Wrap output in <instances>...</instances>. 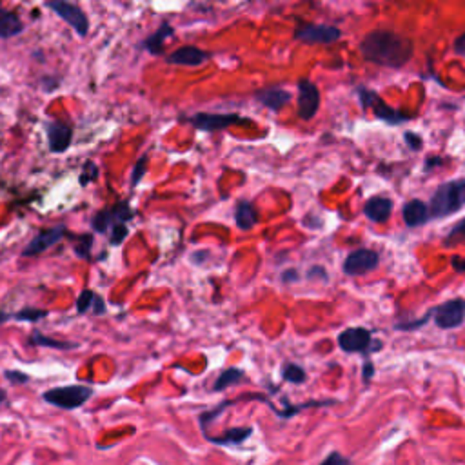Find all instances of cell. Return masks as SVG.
<instances>
[{"instance_id": "1", "label": "cell", "mask_w": 465, "mask_h": 465, "mask_svg": "<svg viewBox=\"0 0 465 465\" xmlns=\"http://www.w3.org/2000/svg\"><path fill=\"white\" fill-rule=\"evenodd\" d=\"M413 42L391 29H375L364 38L366 60L386 67H402L413 57Z\"/></svg>"}, {"instance_id": "2", "label": "cell", "mask_w": 465, "mask_h": 465, "mask_svg": "<svg viewBox=\"0 0 465 465\" xmlns=\"http://www.w3.org/2000/svg\"><path fill=\"white\" fill-rule=\"evenodd\" d=\"M465 204V180L442 183L432 195L429 213L437 218H443L456 213Z\"/></svg>"}, {"instance_id": "3", "label": "cell", "mask_w": 465, "mask_h": 465, "mask_svg": "<svg viewBox=\"0 0 465 465\" xmlns=\"http://www.w3.org/2000/svg\"><path fill=\"white\" fill-rule=\"evenodd\" d=\"M91 396H93V389L88 386H62L42 393L44 402L58 409H66V411L82 407Z\"/></svg>"}, {"instance_id": "4", "label": "cell", "mask_w": 465, "mask_h": 465, "mask_svg": "<svg viewBox=\"0 0 465 465\" xmlns=\"http://www.w3.org/2000/svg\"><path fill=\"white\" fill-rule=\"evenodd\" d=\"M135 216V211L131 209V206L127 202H118L113 207H106L102 211H99L93 216L91 220V226L97 233L100 235H106L108 231L113 229V226L117 224H126Z\"/></svg>"}, {"instance_id": "5", "label": "cell", "mask_w": 465, "mask_h": 465, "mask_svg": "<svg viewBox=\"0 0 465 465\" xmlns=\"http://www.w3.org/2000/svg\"><path fill=\"white\" fill-rule=\"evenodd\" d=\"M47 8L60 17L64 22H67L71 28L75 29L79 37H85L88 31H90V19L88 15L84 13V10L76 4H71L66 0H53V2H47Z\"/></svg>"}, {"instance_id": "6", "label": "cell", "mask_w": 465, "mask_h": 465, "mask_svg": "<svg viewBox=\"0 0 465 465\" xmlns=\"http://www.w3.org/2000/svg\"><path fill=\"white\" fill-rule=\"evenodd\" d=\"M320 108V91L311 80L304 79L298 82V117L311 120Z\"/></svg>"}, {"instance_id": "7", "label": "cell", "mask_w": 465, "mask_h": 465, "mask_svg": "<svg viewBox=\"0 0 465 465\" xmlns=\"http://www.w3.org/2000/svg\"><path fill=\"white\" fill-rule=\"evenodd\" d=\"M431 315L434 316V322H437L438 327H442V329L458 327V325H462V322L465 318V302H446L442 306H438L437 309H432Z\"/></svg>"}, {"instance_id": "8", "label": "cell", "mask_w": 465, "mask_h": 465, "mask_svg": "<svg viewBox=\"0 0 465 465\" xmlns=\"http://www.w3.org/2000/svg\"><path fill=\"white\" fill-rule=\"evenodd\" d=\"M295 37L306 44H333L342 37V33L338 28H333V26L309 24V26L296 29Z\"/></svg>"}, {"instance_id": "9", "label": "cell", "mask_w": 465, "mask_h": 465, "mask_svg": "<svg viewBox=\"0 0 465 465\" xmlns=\"http://www.w3.org/2000/svg\"><path fill=\"white\" fill-rule=\"evenodd\" d=\"M47 135V147L55 155H60L64 151L70 149L71 142H73V129L70 124L62 122V120H51L46 126Z\"/></svg>"}, {"instance_id": "10", "label": "cell", "mask_w": 465, "mask_h": 465, "mask_svg": "<svg viewBox=\"0 0 465 465\" xmlns=\"http://www.w3.org/2000/svg\"><path fill=\"white\" fill-rule=\"evenodd\" d=\"M189 122L193 124L200 131H220L235 124H244L247 120L240 117V115L229 113V115H211V113H197L195 117L189 118Z\"/></svg>"}, {"instance_id": "11", "label": "cell", "mask_w": 465, "mask_h": 465, "mask_svg": "<svg viewBox=\"0 0 465 465\" xmlns=\"http://www.w3.org/2000/svg\"><path fill=\"white\" fill-rule=\"evenodd\" d=\"M66 233H67V229L64 224L51 227V229L42 231V233H38V235L35 236V238L31 240L26 247H24L22 256L28 259V256H37V254L44 253V251H47L55 244H58V242L66 236Z\"/></svg>"}, {"instance_id": "12", "label": "cell", "mask_w": 465, "mask_h": 465, "mask_svg": "<svg viewBox=\"0 0 465 465\" xmlns=\"http://www.w3.org/2000/svg\"><path fill=\"white\" fill-rule=\"evenodd\" d=\"M378 266V254L371 250H357L343 262V272L349 277H358L373 271Z\"/></svg>"}, {"instance_id": "13", "label": "cell", "mask_w": 465, "mask_h": 465, "mask_svg": "<svg viewBox=\"0 0 465 465\" xmlns=\"http://www.w3.org/2000/svg\"><path fill=\"white\" fill-rule=\"evenodd\" d=\"M211 58V55L204 49L197 46H182L179 47L177 51H173L171 55H168L165 60L170 62V64H174V66H202L206 64L207 60Z\"/></svg>"}, {"instance_id": "14", "label": "cell", "mask_w": 465, "mask_h": 465, "mask_svg": "<svg viewBox=\"0 0 465 465\" xmlns=\"http://www.w3.org/2000/svg\"><path fill=\"white\" fill-rule=\"evenodd\" d=\"M338 343L345 352H364L371 345V333L364 327H351L340 333Z\"/></svg>"}, {"instance_id": "15", "label": "cell", "mask_w": 465, "mask_h": 465, "mask_svg": "<svg viewBox=\"0 0 465 465\" xmlns=\"http://www.w3.org/2000/svg\"><path fill=\"white\" fill-rule=\"evenodd\" d=\"M254 97H256V100H259L262 106L269 108L271 111H280V109L291 100V93L284 90V88H278V85L263 88V90L256 91Z\"/></svg>"}, {"instance_id": "16", "label": "cell", "mask_w": 465, "mask_h": 465, "mask_svg": "<svg viewBox=\"0 0 465 465\" xmlns=\"http://www.w3.org/2000/svg\"><path fill=\"white\" fill-rule=\"evenodd\" d=\"M360 95H362L364 104L371 106V108L375 109L376 117L382 118V120H387L389 124H398V122H404L405 118H407L405 115L398 113V111H395V109H391L389 106H386V104L382 102V100L378 99L375 93H371V91L362 90L360 91Z\"/></svg>"}, {"instance_id": "17", "label": "cell", "mask_w": 465, "mask_h": 465, "mask_svg": "<svg viewBox=\"0 0 465 465\" xmlns=\"http://www.w3.org/2000/svg\"><path fill=\"white\" fill-rule=\"evenodd\" d=\"M391 211H393V202L389 198L384 197L369 198L366 202V207H364L366 216L373 222H386L391 216Z\"/></svg>"}, {"instance_id": "18", "label": "cell", "mask_w": 465, "mask_h": 465, "mask_svg": "<svg viewBox=\"0 0 465 465\" xmlns=\"http://www.w3.org/2000/svg\"><path fill=\"white\" fill-rule=\"evenodd\" d=\"M168 37H173V28H171L170 22H162L155 33L149 35V37L142 42V47H144L146 51H149L151 55H164V42Z\"/></svg>"}, {"instance_id": "19", "label": "cell", "mask_w": 465, "mask_h": 465, "mask_svg": "<svg viewBox=\"0 0 465 465\" xmlns=\"http://www.w3.org/2000/svg\"><path fill=\"white\" fill-rule=\"evenodd\" d=\"M402 215H404V222L409 227H418L427 222L429 207L422 200H411L409 204H405Z\"/></svg>"}, {"instance_id": "20", "label": "cell", "mask_w": 465, "mask_h": 465, "mask_svg": "<svg viewBox=\"0 0 465 465\" xmlns=\"http://www.w3.org/2000/svg\"><path fill=\"white\" fill-rule=\"evenodd\" d=\"M251 434H253V427H233L220 437H206V440L215 446H238V443H244Z\"/></svg>"}, {"instance_id": "21", "label": "cell", "mask_w": 465, "mask_h": 465, "mask_svg": "<svg viewBox=\"0 0 465 465\" xmlns=\"http://www.w3.org/2000/svg\"><path fill=\"white\" fill-rule=\"evenodd\" d=\"M24 31V22L13 13L0 8V38H13Z\"/></svg>"}, {"instance_id": "22", "label": "cell", "mask_w": 465, "mask_h": 465, "mask_svg": "<svg viewBox=\"0 0 465 465\" xmlns=\"http://www.w3.org/2000/svg\"><path fill=\"white\" fill-rule=\"evenodd\" d=\"M256 209L251 202H238L235 209V222L240 231L253 229L256 224Z\"/></svg>"}, {"instance_id": "23", "label": "cell", "mask_w": 465, "mask_h": 465, "mask_svg": "<svg viewBox=\"0 0 465 465\" xmlns=\"http://www.w3.org/2000/svg\"><path fill=\"white\" fill-rule=\"evenodd\" d=\"M244 371L242 369H238V367H229V369H226V371H222L220 376L216 378L215 386H213V391H224L227 389V387H233L236 386V384H240V382L244 380Z\"/></svg>"}, {"instance_id": "24", "label": "cell", "mask_w": 465, "mask_h": 465, "mask_svg": "<svg viewBox=\"0 0 465 465\" xmlns=\"http://www.w3.org/2000/svg\"><path fill=\"white\" fill-rule=\"evenodd\" d=\"M31 343H35V345H40V348L60 349V351H67V349L79 348V343H76V342H62V340L49 338V336H46V334H42V333H38V331H35V333L31 334Z\"/></svg>"}, {"instance_id": "25", "label": "cell", "mask_w": 465, "mask_h": 465, "mask_svg": "<svg viewBox=\"0 0 465 465\" xmlns=\"http://www.w3.org/2000/svg\"><path fill=\"white\" fill-rule=\"evenodd\" d=\"M235 402H236V400H231V402H222L218 407H215V409H211V411H207V413L200 414L198 422H200V429H202L204 434H206V431H207V425H209L211 422H215V420L218 418V416H220V414L224 413L227 407H229V405L235 404Z\"/></svg>"}, {"instance_id": "26", "label": "cell", "mask_w": 465, "mask_h": 465, "mask_svg": "<svg viewBox=\"0 0 465 465\" xmlns=\"http://www.w3.org/2000/svg\"><path fill=\"white\" fill-rule=\"evenodd\" d=\"M282 378L286 382H291V384H304L307 376L306 371H304L300 366H296V364H286L282 369Z\"/></svg>"}, {"instance_id": "27", "label": "cell", "mask_w": 465, "mask_h": 465, "mask_svg": "<svg viewBox=\"0 0 465 465\" xmlns=\"http://www.w3.org/2000/svg\"><path fill=\"white\" fill-rule=\"evenodd\" d=\"M49 315L46 309H37V307H26V309L19 311V313H15L13 318L20 320V322H38V320L46 318Z\"/></svg>"}, {"instance_id": "28", "label": "cell", "mask_w": 465, "mask_h": 465, "mask_svg": "<svg viewBox=\"0 0 465 465\" xmlns=\"http://www.w3.org/2000/svg\"><path fill=\"white\" fill-rule=\"evenodd\" d=\"M91 247H93V235H82L79 242L75 244V254L79 259L90 260L91 259Z\"/></svg>"}, {"instance_id": "29", "label": "cell", "mask_w": 465, "mask_h": 465, "mask_svg": "<svg viewBox=\"0 0 465 465\" xmlns=\"http://www.w3.org/2000/svg\"><path fill=\"white\" fill-rule=\"evenodd\" d=\"M95 293L91 289H84V291L80 293V296L76 298V311H79L80 315H84L90 309H93V302H95Z\"/></svg>"}, {"instance_id": "30", "label": "cell", "mask_w": 465, "mask_h": 465, "mask_svg": "<svg viewBox=\"0 0 465 465\" xmlns=\"http://www.w3.org/2000/svg\"><path fill=\"white\" fill-rule=\"evenodd\" d=\"M127 235H129V229H127L126 224H117V226H113V229L109 231V244L117 247L127 238Z\"/></svg>"}, {"instance_id": "31", "label": "cell", "mask_w": 465, "mask_h": 465, "mask_svg": "<svg viewBox=\"0 0 465 465\" xmlns=\"http://www.w3.org/2000/svg\"><path fill=\"white\" fill-rule=\"evenodd\" d=\"M458 242H465V218L458 222V224L449 231V235H447L446 238V245L458 244Z\"/></svg>"}, {"instance_id": "32", "label": "cell", "mask_w": 465, "mask_h": 465, "mask_svg": "<svg viewBox=\"0 0 465 465\" xmlns=\"http://www.w3.org/2000/svg\"><path fill=\"white\" fill-rule=\"evenodd\" d=\"M99 170H97V165L93 164V162H85L84 165V173H82V177H80V183L82 186H88V183L91 182V180H95L97 177H99Z\"/></svg>"}, {"instance_id": "33", "label": "cell", "mask_w": 465, "mask_h": 465, "mask_svg": "<svg viewBox=\"0 0 465 465\" xmlns=\"http://www.w3.org/2000/svg\"><path fill=\"white\" fill-rule=\"evenodd\" d=\"M146 164H147V158L146 156H142L140 160H138V164L135 165V170H133V174H131V186L135 188L136 183L140 182L142 177H144V173H146Z\"/></svg>"}, {"instance_id": "34", "label": "cell", "mask_w": 465, "mask_h": 465, "mask_svg": "<svg viewBox=\"0 0 465 465\" xmlns=\"http://www.w3.org/2000/svg\"><path fill=\"white\" fill-rule=\"evenodd\" d=\"M349 464H351V462H349V458L342 456L340 452L333 451V452H329V455L325 456L324 462H322L320 465H349Z\"/></svg>"}, {"instance_id": "35", "label": "cell", "mask_w": 465, "mask_h": 465, "mask_svg": "<svg viewBox=\"0 0 465 465\" xmlns=\"http://www.w3.org/2000/svg\"><path fill=\"white\" fill-rule=\"evenodd\" d=\"M4 376L11 384H28L29 382V375L22 371H6Z\"/></svg>"}, {"instance_id": "36", "label": "cell", "mask_w": 465, "mask_h": 465, "mask_svg": "<svg viewBox=\"0 0 465 465\" xmlns=\"http://www.w3.org/2000/svg\"><path fill=\"white\" fill-rule=\"evenodd\" d=\"M405 142H407L409 146H411V149H418L420 146H422V138H420L418 135H414V133H405Z\"/></svg>"}, {"instance_id": "37", "label": "cell", "mask_w": 465, "mask_h": 465, "mask_svg": "<svg viewBox=\"0 0 465 465\" xmlns=\"http://www.w3.org/2000/svg\"><path fill=\"white\" fill-rule=\"evenodd\" d=\"M93 311L95 315H104L106 313V304H104L102 296H95V302H93Z\"/></svg>"}, {"instance_id": "38", "label": "cell", "mask_w": 465, "mask_h": 465, "mask_svg": "<svg viewBox=\"0 0 465 465\" xmlns=\"http://www.w3.org/2000/svg\"><path fill=\"white\" fill-rule=\"evenodd\" d=\"M455 51L460 53V55H465V33L462 35V37L456 38L455 42Z\"/></svg>"}, {"instance_id": "39", "label": "cell", "mask_w": 465, "mask_h": 465, "mask_svg": "<svg viewBox=\"0 0 465 465\" xmlns=\"http://www.w3.org/2000/svg\"><path fill=\"white\" fill-rule=\"evenodd\" d=\"M282 280L284 282H295V280H298V277H296V271H286L284 272Z\"/></svg>"}, {"instance_id": "40", "label": "cell", "mask_w": 465, "mask_h": 465, "mask_svg": "<svg viewBox=\"0 0 465 465\" xmlns=\"http://www.w3.org/2000/svg\"><path fill=\"white\" fill-rule=\"evenodd\" d=\"M371 376H373V366H371V362H367L366 369H364V380L369 382L371 380Z\"/></svg>"}, {"instance_id": "41", "label": "cell", "mask_w": 465, "mask_h": 465, "mask_svg": "<svg viewBox=\"0 0 465 465\" xmlns=\"http://www.w3.org/2000/svg\"><path fill=\"white\" fill-rule=\"evenodd\" d=\"M6 400H8V395H6V391H4V389H0V405L4 404Z\"/></svg>"}]
</instances>
